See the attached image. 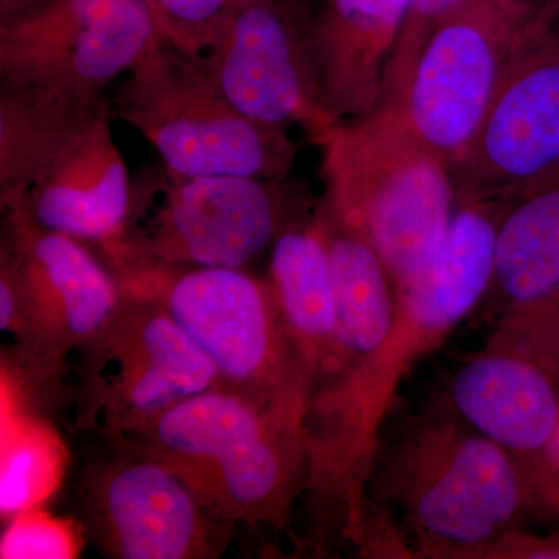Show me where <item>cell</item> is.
Returning <instances> with one entry per match:
<instances>
[{
	"instance_id": "cell-1",
	"label": "cell",
	"mask_w": 559,
	"mask_h": 559,
	"mask_svg": "<svg viewBox=\"0 0 559 559\" xmlns=\"http://www.w3.org/2000/svg\"><path fill=\"white\" fill-rule=\"evenodd\" d=\"M507 207L509 201L498 198L459 202L437 255L399 288L389 336L366 359L312 390L301 500L316 550L329 549L334 539L362 544L367 485L401 381L488 296Z\"/></svg>"
},
{
	"instance_id": "cell-2",
	"label": "cell",
	"mask_w": 559,
	"mask_h": 559,
	"mask_svg": "<svg viewBox=\"0 0 559 559\" xmlns=\"http://www.w3.org/2000/svg\"><path fill=\"white\" fill-rule=\"evenodd\" d=\"M371 506L425 558H491L543 511L520 463L448 407L380 443L367 485Z\"/></svg>"
},
{
	"instance_id": "cell-3",
	"label": "cell",
	"mask_w": 559,
	"mask_h": 559,
	"mask_svg": "<svg viewBox=\"0 0 559 559\" xmlns=\"http://www.w3.org/2000/svg\"><path fill=\"white\" fill-rule=\"evenodd\" d=\"M314 143L322 207L377 249L396 288L409 285L439 252L457 209L450 168L388 108L340 121Z\"/></svg>"
},
{
	"instance_id": "cell-4",
	"label": "cell",
	"mask_w": 559,
	"mask_h": 559,
	"mask_svg": "<svg viewBox=\"0 0 559 559\" xmlns=\"http://www.w3.org/2000/svg\"><path fill=\"white\" fill-rule=\"evenodd\" d=\"M316 205L290 178H176L165 168L132 183L123 227L97 248L110 271L139 264L246 270Z\"/></svg>"
},
{
	"instance_id": "cell-5",
	"label": "cell",
	"mask_w": 559,
	"mask_h": 559,
	"mask_svg": "<svg viewBox=\"0 0 559 559\" xmlns=\"http://www.w3.org/2000/svg\"><path fill=\"white\" fill-rule=\"evenodd\" d=\"M121 288L159 301L216 369L219 388L304 417L308 384L270 280L231 267L139 264L112 271Z\"/></svg>"
},
{
	"instance_id": "cell-6",
	"label": "cell",
	"mask_w": 559,
	"mask_h": 559,
	"mask_svg": "<svg viewBox=\"0 0 559 559\" xmlns=\"http://www.w3.org/2000/svg\"><path fill=\"white\" fill-rule=\"evenodd\" d=\"M60 491L84 539L110 559L223 557L235 525L120 433L79 432Z\"/></svg>"
},
{
	"instance_id": "cell-7",
	"label": "cell",
	"mask_w": 559,
	"mask_h": 559,
	"mask_svg": "<svg viewBox=\"0 0 559 559\" xmlns=\"http://www.w3.org/2000/svg\"><path fill=\"white\" fill-rule=\"evenodd\" d=\"M124 76L114 117L148 140L170 175L290 178L296 146L288 132L235 108L198 58L162 38Z\"/></svg>"
},
{
	"instance_id": "cell-8",
	"label": "cell",
	"mask_w": 559,
	"mask_h": 559,
	"mask_svg": "<svg viewBox=\"0 0 559 559\" xmlns=\"http://www.w3.org/2000/svg\"><path fill=\"white\" fill-rule=\"evenodd\" d=\"M120 288L116 311L73 353V433L127 432L179 401L219 388L207 356L170 312Z\"/></svg>"
},
{
	"instance_id": "cell-9",
	"label": "cell",
	"mask_w": 559,
	"mask_h": 559,
	"mask_svg": "<svg viewBox=\"0 0 559 559\" xmlns=\"http://www.w3.org/2000/svg\"><path fill=\"white\" fill-rule=\"evenodd\" d=\"M558 17L559 0H465L430 38L403 102L388 109L451 173L518 51Z\"/></svg>"
},
{
	"instance_id": "cell-10",
	"label": "cell",
	"mask_w": 559,
	"mask_h": 559,
	"mask_svg": "<svg viewBox=\"0 0 559 559\" xmlns=\"http://www.w3.org/2000/svg\"><path fill=\"white\" fill-rule=\"evenodd\" d=\"M0 267L17 297L16 367L28 381H58L76 352L108 322L120 300L112 272L86 242L39 229L3 212Z\"/></svg>"
},
{
	"instance_id": "cell-11",
	"label": "cell",
	"mask_w": 559,
	"mask_h": 559,
	"mask_svg": "<svg viewBox=\"0 0 559 559\" xmlns=\"http://www.w3.org/2000/svg\"><path fill=\"white\" fill-rule=\"evenodd\" d=\"M312 17L305 0H235L198 61L249 119L285 131L299 124L314 142L340 121L323 108Z\"/></svg>"
},
{
	"instance_id": "cell-12",
	"label": "cell",
	"mask_w": 559,
	"mask_h": 559,
	"mask_svg": "<svg viewBox=\"0 0 559 559\" xmlns=\"http://www.w3.org/2000/svg\"><path fill=\"white\" fill-rule=\"evenodd\" d=\"M160 39L146 0H51L0 24V81L103 92Z\"/></svg>"
},
{
	"instance_id": "cell-13",
	"label": "cell",
	"mask_w": 559,
	"mask_h": 559,
	"mask_svg": "<svg viewBox=\"0 0 559 559\" xmlns=\"http://www.w3.org/2000/svg\"><path fill=\"white\" fill-rule=\"evenodd\" d=\"M559 162V17L511 61L479 130L451 168L457 204L510 200Z\"/></svg>"
},
{
	"instance_id": "cell-14",
	"label": "cell",
	"mask_w": 559,
	"mask_h": 559,
	"mask_svg": "<svg viewBox=\"0 0 559 559\" xmlns=\"http://www.w3.org/2000/svg\"><path fill=\"white\" fill-rule=\"evenodd\" d=\"M448 409L527 474L540 510L559 516V377L536 360L485 347L448 384Z\"/></svg>"
},
{
	"instance_id": "cell-15",
	"label": "cell",
	"mask_w": 559,
	"mask_h": 559,
	"mask_svg": "<svg viewBox=\"0 0 559 559\" xmlns=\"http://www.w3.org/2000/svg\"><path fill=\"white\" fill-rule=\"evenodd\" d=\"M110 120L76 140L2 212L33 226L98 246L119 234L130 213L132 180L114 142Z\"/></svg>"
},
{
	"instance_id": "cell-16",
	"label": "cell",
	"mask_w": 559,
	"mask_h": 559,
	"mask_svg": "<svg viewBox=\"0 0 559 559\" xmlns=\"http://www.w3.org/2000/svg\"><path fill=\"white\" fill-rule=\"evenodd\" d=\"M409 0H323L312 43L323 108L336 121L380 108Z\"/></svg>"
},
{
	"instance_id": "cell-17",
	"label": "cell",
	"mask_w": 559,
	"mask_h": 559,
	"mask_svg": "<svg viewBox=\"0 0 559 559\" xmlns=\"http://www.w3.org/2000/svg\"><path fill=\"white\" fill-rule=\"evenodd\" d=\"M103 92L0 81V205L9 209L51 162L100 121L112 119Z\"/></svg>"
},
{
	"instance_id": "cell-18",
	"label": "cell",
	"mask_w": 559,
	"mask_h": 559,
	"mask_svg": "<svg viewBox=\"0 0 559 559\" xmlns=\"http://www.w3.org/2000/svg\"><path fill=\"white\" fill-rule=\"evenodd\" d=\"M314 212L283 231L270 257V283L307 380L308 399L329 380L336 360V296Z\"/></svg>"
},
{
	"instance_id": "cell-19",
	"label": "cell",
	"mask_w": 559,
	"mask_h": 559,
	"mask_svg": "<svg viewBox=\"0 0 559 559\" xmlns=\"http://www.w3.org/2000/svg\"><path fill=\"white\" fill-rule=\"evenodd\" d=\"M559 286V162L510 198L488 290L495 318L533 307Z\"/></svg>"
},
{
	"instance_id": "cell-20",
	"label": "cell",
	"mask_w": 559,
	"mask_h": 559,
	"mask_svg": "<svg viewBox=\"0 0 559 559\" xmlns=\"http://www.w3.org/2000/svg\"><path fill=\"white\" fill-rule=\"evenodd\" d=\"M314 215L329 250L336 296V360L330 381L370 356L389 336L399 310V288L362 235L333 218L319 201Z\"/></svg>"
},
{
	"instance_id": "cell-21",
	"label": "cell",
	"mask_w": 559,
	"mask_h": 559,
	"mask_svg": "<svg viewBox=\"0 0 559 559\" xmlns=\"http://www.w3.org/2000/svg\"><path fill=\"white\" fill-rule=\"evenodd\" d=\"M0 514L7 521L60 491L70 454L47 419L7 407L2 418Z\"/></svg>"
},
{
	"instance_id": "cell-22",
	"label": "cell",
	"mask_w": 559,
	"mask_h": 559,
	"mask_svg": "<svg viewBox=\"0 0 559 559\" xmlns=\"http://www.w3.org/2000/svg\"><path fill=\"white\" fill-rule=\"evenodd\" d=\"M465 0H409L399 43L384 75L380 108H395L414 75L430 38L463 5ZM378 108V109H380Z\"/></svg>"
},
{
	"instance_id": "cell-23",
	"label": "cell",
	"mask_w": 559,
	"mask_h": 559,
	"mask_svg": "<svg viewBox=\"0 0 559 559\" xmlns=\"http://www.w3.org/2000/svg\"><path fill=\"white\" fill-rule=\"evenodd\" d=\"M485 347L525 356L559 377V286L539 304L496 319Z\"/></svg>"
},
{
	"instance_id": "cell-24",
	"label": "cell",
	"mask_w": 559,
	"mask_h": 559,
	"mask_svg": "<svg viewBox=\"0 0 559 559\" xmlns=\"http://www.w3.org/2000/svg\"><path fill=\"white\" fill-rule=\"evenodd\" d=\"M86 543L75 522L43 507L7 520L0 539L2 559H72Z\"/></svg>"
},
{
	"instance_id": "cell-25",
	"label": "cell",
	"mask_w": 559,
	"mask_h": 559,
	"mask_svg": "<svg viewBox=\"0 0 559 559\" xmlns=\"http://www.w3.org/2000/svg\"><path fill=\"white\" fill-rule=\"evenodd\" d=\"M162 38L200 58L219 35L231 0H146Z\"/></svg>"
},
{
	"instance_id": "cell-26",
	"label": "cell",
	"mask_w": 559,
	"mask_h": 559,
	"mask_svg": "<svg viewBox=\"0 0 559 559\" xmlns=\"http://www.w3.org/2000/svg\"><path fill=\"white\" fill-rule=\"evenodd\" d=\"M49 2L51 0H0V24L25 16Z\"/></svg>"
},
{
	"instance_id": "cell-27",
	"label": "cell",
	"mask_w": 559,
	"mask_h": 559,
	"mask_svg": "<svg viewBox=\"0 0 559 559\" xmlns=\"http://www.w3.org/2000/svg\"><path fill=\"white\" fill-rule=\"evenodd\" d=\"M234 2H235V0H234ZM305 2H311V0H305Z\"/></svg>"
}]
</instances>
